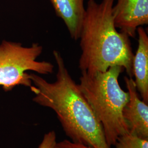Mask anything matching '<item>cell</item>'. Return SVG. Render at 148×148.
Listing matches in <instances>:
<instances>
[{"instance_id": "cell-5", "label": "cell", "mask_w": 148, "mask_h": 148, "mask_svg": "<svg viewBox=\"0 0 148 148\" xmlns=\"http://www.w3.org/2000/svg\"><path fill=\"white\" fill-rule=\"evenodd\" d=\"M112 16L116 28L134 38L139 27L148 24V0H117Z\"/></svg>"}, {"instance_id": "cell-2", "label": "cell", "mask_w": 148, "mask_h": 148, "mask_svg": "<svg viewBox=\"0 0 148 148\" xmlns=\"http://www.w3.org/2000/svg\"><path fill=\"white\" fill-rule=\"evenodd\" d=\"M115 0L87 2L79 34L81 54L79 68L94 74L120 66L132 77L134 54L130 37L115 27L112 7Z\"/></svg>"}, {"instance_id": "cell-1", "label": "cell", "mask_w": 148, "mask_h": 148, "mask_svg": "<svg viewBox=\"0 0 148 148\" xmlns=\"http://www.w3.org/2000/svg\"><path fill=\"white\" fill-rule=\"evenodd\" d=\"M57 65L56 80L48 82L29 74L33 101L56 112L70 141L91 148H111L106 143L101 123L69 73L60 53L53 51Z\"/></svg>"}, {"instance_id": "cell-3", "label": "cell", "mask_w": 148, "mask_h": 148, "mask_svg": "<svg viewBox=\"0 0 148 148\" xmlns=\"http://www.w3.org/2000/svg\"><path fill=\"white\" fill-rule=\"evenodd\" d=\"M124 69L115 66L106 71L94 74L81 71L79 90L101 123L106 142L111 148L117 139L129 133L123 109L129 100V93L122 89L119 77Z\"/></svg>"}, {"instance_id": "cell-7", "label": "cell", "mask_w": 148, "mask_h": 148, "mask_svg": "<svg viewBox=\"0 0 148 148\" xmlns=\"http://www.w3.org/2000/svg\"><path fill=\"white\" fill-rule=\"evenodd\" d=\"M85 0H50L55 13L66 27L70 37L79 39L86 8Z\"/></svg>"}, {"instance_id": "cell-10", "label": "cell", "mask_w": 148, "mask_h": 148, "mask_svg": "<svg viewBox=\"0 0 148 148\" xmlns=\"http://www.w3.org/2000/svg\"><path fill=\"white\" fill-rule=\"evenodd\" d=\"M56 144V134L54 131H52L45 134L38 148H55Z\"/></svg>"}, {"instance_id": "cell-8", "label": "cell", "mask_w": 148, "mask_h": 148, "mask_svg": "<svg viewBox=\"0 0 148 148\" xmlns=\"http://www.w3.org/2000/svg\"><path fill=\"white\" fill-rule=\"evenodd\" d=\"M138 45L133 60L134 82L142 100L148 104V36L141 27L137 30Z\"/></svg>"}, {"instance_id": "cell-9", "label": "cell", "mask_w": 148, "mask_h": 148, "mask_svg": "<svg viewBox=\"0 0 148 148\" xmlns=\"http://www.w3.org/2000/svg\"><path fill=\"white\" fill-rule=\"evenodd\" d=\"M114 146L116 148H148V138H142L127 133L119 137Z\"/></svg>"}, {"instance_id": "cell-11", "label": "cell", "mask_w": 148, "mask_h": 148, "mask_svg": "<svg viewBox=\"0 0 148 148\" xmlns=\"http://www.w3.org/2000/svg\"><path fill=\"white\" fill-rule=\"evenodd\" d=\"M55 148H91L85 145L75 143L70 140H64L59 143H57Z\"/></svg>"}, {"instance_id": "cell-6", "label": "cell", "mask_w": 148, "mask_h": 148, "mask_svg": "<svg viewBox=\"0 0 148 148\" xmlns=\"http://www.w3.org/2000/svg\"><path fill=\"white\" fill-rule=\"evenodd\" d=\"M124 81L129 93V100L123 109L122 115L129 128V133L148 139V104L139 98L132 77L125 76Z\"/></svg>"}, {"instance_id": "cell-4", "label": "cell", "mask_w": 148, "mask_h": 148, "mask_svg": "<svg viewBox=\"0 0 148 148\" xmlns=\"http://www.w3.org/2000/svg\"><path fill=\"white\" fill-rule=\"evenodd\" d=\"M42 50V46L37 43L24 47L21 43L3 41L0 45V86L6 92L18 85L30 87L32 82L27 71L52 74V64L37 60Z\"/></svg>"}]
</instances>
